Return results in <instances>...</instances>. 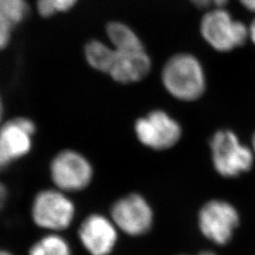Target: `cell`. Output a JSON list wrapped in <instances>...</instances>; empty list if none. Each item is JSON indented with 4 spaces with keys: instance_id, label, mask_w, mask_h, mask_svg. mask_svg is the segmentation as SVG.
<instances>
[{
    "instance_id": "9a60e30c",
    "label": "cell",
    "mask_w": 255,
    "mask_h": 255,
    "mask_svg": "<svg viewBox=\"0 0 255 255\" xmlns=\"http://www.w3.org/2000/svg\"><path fill=\"white\" fill-rule=\"evenodd\" d=\"M29 9L27 0H0V17L12 28L27 18Z\"/></svg>"
},
{
    "instance_id": "5b68a950",
    "label": "cell",
    "mask_w": 255,
    "mask_h": 255,
    "mask_svg": "<svg viewBox=\"0 0 255 255\" xmlns=\"http://www.w3.org/2000/svg\"><path fill=\"white\" fill-rule=\"evenodd\" d=\"M211 149L214 166L223 177L239 176L254 164L253 150L242 145L233 131H218L211 140Z\"/></svg>"
},
{
    "instance_id": "4316f807",
    "label": "cell",
    "mask_w": 255,
    "mask_h": 255,
    "mask_svg": "<svg viewBox=\"0 0 255 255\" xmlns=\"http://www.w3.org/2000/svg\"><path fill=\"white\" fill-rule=\"evenodd\" d=\"M253 151H254V153L255 154V133L254 137H253Z\"/></svg>"
},
{
    "instance_id": "3957f363",
    "label": "cell",
    "mask_w": 255,
    "mask_h": 255,
    "mask_svg": "<svg viewBox=\"0 0 255 255\" xmlns=\"http://www.w3.org/2000/svg\"><path fill=\"white\" fill-rule=\"evenodd\" d=\"M30 215L37 227L59 233L71 226L76 216V207L66 193L57 188H48L35 195Z\"/></svg>"
},
{
    "instance_id": "8992f818",
    "label": "cell",
    "mask_w": 255,
    "mask_h": 255,
    "mask_svg": "<svg viewBox=\"0 0 255 255\" xmlns=\"http://www.w3.org/2000/svg\"><path fill=\"white\" fill-rule=\"evenodd\" d=\"M110 218L122 233L129 237H142L153 225V210L146 199L130 193L115 201L110 210Z\"/></svg>"
},
{
    "instance_id": "52a82bcc",
    "label": "cell",
    "mask_w": 255,
    "mask_h": 255,
    "mask_svg": "<svg viewBox=\"0 0 255 255\" xmlns=\"http://www.w3.org/2000/svg\"><path fill=\"white\" fill-rule=\"evenodd\" d=\"M134 132L143 146L161 151L171 148L180 141L182 128L166 112L153 110L136 119Z\"/></svg>"
},
{
    "instance_id": "2e32d148",
    "label": "cell",
    "mask_w": 255,
    "mask_h": 255,
    "mask_svg": "<svg viewBox=\"0 0 255 255\" xmlns=\"http://www.w3.org/2000/svg\"><path fill=\"white\" fill-rule=\"evenodd\" d=\"M36 9L38 14L43 18H50L58 13L54 5L49 0H37Z\"/></svg>"
},
{
    "instance_id": "ba28073f",
    "label": "cell",
    "mask_w": 255,
    "mask_h": 255,
    "mask_svg": "<svg viewBox=\"0 0 255 255\" xmlns=\"http://www.w3.org/2000/svg\"><path fill=\"white\" fill-rule=\"evenodd\" d=\"M239 223L236 208L224 201H211L201 208L199 225L204 237L218 245L227 244Z\"/></svg>"
},
{
    "instance_id": "44dd1931",
    "label": "cell",
    "mask_w": 255,
    "mask_h": 255,
    "mask_svg": "<svg viewBox=\"0 0 255 255\" xmlns=\"http://www.w3.org/2000/svg\"><path fill=\"white\" fill-rule=\"evenodd\" d=\"M237 2L243 9L255 15V0H237Z\"/></svg>"
},
{
    "instance_id": "5bb4252c",
    "label": "cell",
    "mask_w": 255,
    "mask_h": 255,
    "mask_svg": "<svg viewBox=\"0 0 255 255\" xmlns=\"http://www.w3.org/2000/svg\"><path fill=\"white\" fill-rule=\"evenodd\" d=\"M28 255H73L68 241L58 233H50L29 248Z\"/></svg>"
},
{
    "instance_id": "ac0fdd59",
    "label": "cell",
    "mask_w": 255,
    "mask_h": 255,
    "mask_svg": "<svg viewBox=\"0 0 255 255\" xmlns=\"http://www.w3.org/2000/svg\"><path fill=\"white\" fill-rule=\"evenodd\" d=\"M12 29L13 28L4 19L0 17V51L4 50L9 46Z\"/></svg>"
},
{
    "instance_id": "30bf717a",
    "label": "cell",
    "mask_w": 255,
    "mask_h": 255,
    "mask_svg": "<svg viewBox=\"0 0 255 255\" xmlns=\"http://www.w3.org/2000/svg\"><path fill=\"white\" fill-rule=\"evenodd\" d=\"M151 69L152 60L145 46L122 50L115 49L114 62L108 75L118 83L131 84L143 81Z\"/></svg>"
},
{
    "instance_id": "277c9868",
    "label": "cell",
    "mask_w": 255,
    "mask_h": 255,
    "mask_svg": "<svg viewBox=\"0 0 255 255\" xmlns=\"http://www.w3.org/2000/svg\"><path fill=\"white\" fill-rule=\"evenodd\" d=\"M49 174L55 187L64 193L81 192L91 184L94 168L84 155L75 149H64L52 158Z\"/></svg>"
},
{
    "instance_id": "ffe728a7",
    "label": "cell",
    "mask_w": 255,
    "mask_h": 255,
    "mask_svg": "<svg viewBox=\"0 0 255 255\" xmlns=\"http://www.w3.org/2000/svg\"><path fill=\"white\" fill-rule=\"evenodd\" d=\"M13 161L10 159L4 147L0 144V171L5 170Z\"/></svg>"
},
{
    "instance_id": "603a6c76",
    "label": "cell",
    "mask_w": 255,
    "mask_h": 255,
    "mask_svg": "<svg viewBox=\"0 0 255 255\" xmlns=\"http://www.w3.org/2000/svg\"><path fill=\"white\" fill-rule=\"evenodd\" d=\"M7 198H8V190L6 186L0 182V210L4 207Z\"/></svg>"
},
{
    "instance_id": "7a4b0ae2",
    "label": "cell",
    "mask_w": 255,
    "mask_h": 255,
    "mask_svg": "<svg viewBox=\"0 0 255 255\" xmlns=\"http://www.w3.org/2000/svg\"><path fill=\"white\" fill-rule=\"evenodd\" d=\"M199 32L207 46L219 53H230L249 42V27L226 7L204 10L199 23Z\"/></svg>"
},
{
    "instance_id": "d6986e66",
    "label": "cell",
    "mask_w": 255,
    "mask_h": 255,
    "mask_svg": "<svg viewBox=\"0 0 255 255\" xmlns=\"http://www.w3.org/2000/svg\"><path fill=\"white\" fill-rule=\"evenodd\" d=\"M57 9L58 12H66L78 4L79 0H49Z\"/></svg>"
},
{
    "instance_id": "484cf974",
    "label": "cell",
    "mask_w": 255,
    "mask_h": 255,
    "mask_svg": "<svg viewBox=\"0 0 255 255\" xmlns=\"http://www.w3.org/2000/svg\"><path fill=\"white\" fill-rule=\"evenodd\" d=\"M199 255H216L214 253H211V252H203Z\"/></svg>"
},
{
    "instance_id": "e0dca14e",
    "label": "cell",
    "mask_w": 255,
    "mask_h": 255,
    "mask_svg": "<svg viewBox=\"0 0 255 255\" xmlns=\"http://www.w3.org/2000/svg\"><path fill=\"white\" fill-rule=\"evenodd\" d=\"M193 6L198 9L207 10L212 8L226 7L230 0H188Z\"/></svg>"
},
{
    "instance_id": "7c38bea8",
    "label": "cell",
    "mask_w": 255,
    "mask_h": 255,
    "mask_svg": "<svg viewBox=\"0 0 255 255\" xmlns=\"http://www.w3.org/2000/svg\"><path fill=\"white\" fill-rule=\"evenodd\" d=\"M84 57L87 64L94 70L108 75L114 62L115 49L109 43L93 39L84 46Z\"/></svg>"
},
{
    "instance_id": "6da1fadb",
    "label": "cell",
    "mask_w": 255,
    "mask_h": 255,
    "mask_svg": "<svg viewBox=\"0 0 255 255\" xmlns=\"http://www.w3.org/2000/svg\"><path fill=\"white\" fill-rule=\"evenodd\" d=\"M164 90L178 101L191 102L201 99L206 90L207 79L200 58L191 52L171 55L161 69Z\"/></svg>"
},
{
    "instance_id": "9c48e42d",
    "label": "cell",
    "mask_w": 255,
    "mask_h": 255,
    "mask_svg": "<svg viewBox=\"0 0 255 255\" xmlns=\"http://www.w3.org/2000/svg\"><path fill=\"white\" fill-rule=\"evenodd\" d=\"M78 237L90 255H110L119 241V229L111 218L91 214L82 220Z\"/></svg>"
},
{
    "instance_id": "d4e9b609",
    "label": "cell",
    "mask_w": 255,
    "mask_h": 255,
    "mask_svg": "<svg viewBox=\"0 0 255 255\" xmlns=\"http://www.w3.org/2000/svg\"><path fill=\"white\" fill-rule=\"evenodd\" d=\"M0 255H13L11 253H9L8 251H6V250H2V249H0Z\"/></svg>"
},
{
    "instance_id": "7402d4cb",
    "label": "cell",
    "mask_w": 255,
    "mask_h": 255,
    "mask_svg": "<svg viewBox=\"0 0 255 255\" xmlns=\"http://www.w3.org/2000/svg\"><path fill=\"white\" fill-rule=\"evenodd\" d=\"M249 27V42H251L255 46V15L252 21L248 24Z\"/></svg>"
},
{
    "instance_id": "cb8c5ba5",
    "label": "cell",
    "mask_w": 255,
    "mask_h": 255,
    "mask_svg": "<svg viewBox=\"0 0 255 255\" xmlns=\"http://www.w3.org/2000/svg\"><path fill=\"white\" fill-rule=\"evenodd\" d=\"M3 116H4V104H3L2 98L0 96V125L2 124V121H3Z\"/></svg>"
},
{
    "instance_id": "8fae6325",
    "label": "cell",
    "mask_w": 255,
    "mask_h": 255,
    "mask_svg": "<svg viewBox=\"0 0 255 255\" xmlns=\"http://www.w3.org/2000/svg\"><path fill=\"white\" fill-rule=\"evenodd\" d=\"M37 127L33 120L16 117L0 125V144L12 161L27 156L32 148Z\"/></svg>"
},
{
    "instance_id": "4fadbf2b",
    "label": "cell",
    "mask_w": 255,
    "mask_h": 255,
    "mask_svg": "<svg viewBox=\"0 0 255 255\" xmlns=\"http://www.w3.org/2000/svg\"><path fill=\"white\" fill-rule=\"evenodd\" d=\"M105 32L110 45L115 49L122 50L145 46L136 31L126 23L120 21L109 22L105 27Z\"/></svg>"
}]
</instances>
